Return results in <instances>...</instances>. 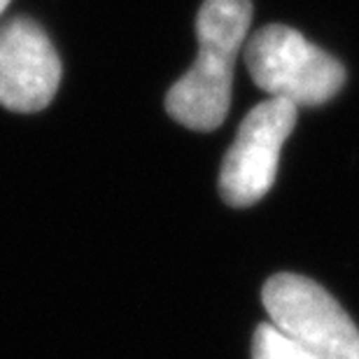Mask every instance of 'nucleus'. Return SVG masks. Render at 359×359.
Returning <instances> with one entry per match:
<instances>
[{
  "label": "nucleus",
  "mask_w": 359,
  "mask_h": 359,
  "mask_svg": "<svg viewBox=\"0 0 359 359\" xmlns=\"http://www.w3.org/2000/svg\"><path fill=\"white\" fill-rule=\"evenodd\" d=\"M250 21V0H203L196 19L198 59L166 96L168 114L182 126L212 131L226 119L233 63L248 40Z\"/></svg>",
  "instance_id": "obj_1"
},
{
  "label": "nucleus",
  "mask_w": 359,
  "mask_h": 359,
  "mask_svg": "<svg viewBox=\"0 0 359 359\" xmlns=\"http://www.w3.org/2000/svg\"><path fill=\"white\" fill-rule=\"evenodd\" d=\"M245 66L269 98L322 105L346 84V68L290 26L271 24L245 42Z\"/></svg>",
  "instance_id": "obj_2"
},
{
  "label": "nucleus",
  "mask_w": 359,
  "mask_h": 359,
  "mask_svg": "<svg viewBox=\"0 0 359 359\" xmlns=\"http://www.w3.org/2000/svg\"><path fill=\"white\" fill-rule=\"evenodd\" d=\"M271 325L318 359H359V329L315 280L278 273L262 292Z\"/></svg>",
  "instance_id": "obj_3"
},
{
  "label": "nucleus",
  "mask_w": 359,
  "mask_h": 359,
  "mask_svg": "<svg viewBox=\"0 0 359 359\" xmlns=\"http://www.w3.org/2000/svg\"><path fill=\"white\" fill-rule=\"evenodd\" d=\"M297 110L290 100L269 98L243 119L219 170V194L229 205L245 208L266 196L283 145L297 124Z\"/></svg>",
  "instance_id": "obj_4"
},
{
  "label": "nucleus",
  "mask_w": 359,
  "mask_h": 359,
  "mask_svg": "<svg viewBox=\"0 0 359 359\" xmlns=\"http://www.w3.org/2000/svg\"><path fill=\"white\" fill-rule=\"evenodd\" d=\"M59 82V54L33 19L17 17L0 26V105L38 112L52 103Z\"/></svg>",
  "instance_id": "obj_5"
},
{
  "label": "nucleus",
  "mask_w": 359,
  "mask_h": 359,
  "mask_svg": "<svg viewBox=\"0 0 359 359\" xmlns=\"http://www.w3.org/2000/svg\"><path fill=\"white\" fill-rule=\"evenodd\" d=\"M252 359H318L306 353L299 343H294L290 336H285L271 322L257 327L252 336Z\"/></svg>",
  "instance_id": "obj_6"
},
{
  "label": "nucleus",
  "mask_w": 359,
  "mask_h": 359,
  "mask_svg": "<svg viewBox=\"0 0 359 359\" xmlns=\"http://www.w3.org/2000/svg\"><path fill=\"white\" fill-rule=\"evenodd\" d=\"M7 5H10V0H0V14L7 10Z\"/></svg>",
  "instance_id": "obj_7"
}]
</instances>
